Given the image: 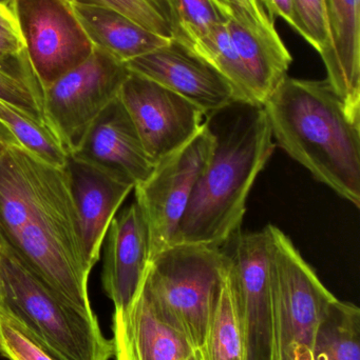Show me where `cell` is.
<instances>
[{"instance_id": "f1b7e54d", "label": "cell", "mask_w": 360, "mask_h": 360, "mask_svg": "<svg viewBox=\"0 0 360 360\" xmlns=\"http://www.w3.org/2000/svg\"><path fill=\"white\" fill-rule=\"evenodd\" d=\"M0 101L13 105L51 130L42 97L27 82L2 67H0Z\"/></svg>"}, {"instance_id": "d6a6232c", "label": "cell", "mask_w": 360, "mask_h": 360, "mask_svg": "<svg viewBox=\"0 0 360 360\" xmlns=\"http://www.w3.org/2000/svg\"><path fill=\"white\" fill-rule=\"evenodd\" d=\"M186 360H202V359H201L199 350H194V352H192V354L190 355V357Z\"/></svg>"}, {"instance_id": "2e32d148", "label": "cell", "mask_w": 360, "mask_h": 360, "mask_svg": "<svg viewBox=\"0 0 360 360\" xmlns=\"http://www.w3.org/2000/svg\"><path fill=\"white\" fill-rule=\"evenodd\" d=\"M330 44L321 56L327 80L360 122V0H325Z\"/></svg>"}, {"instance_id": "836d02e7", "label": "cell", "mask_w": 360, "mask_h": 360, "mask_svg": "<svg viewBox=\"0 0 360 360\" xmlns=\"http://www.w3.org/2000/svg\"><path fill=\"white\" fill-rule=\"evenodd\" d=\"M13 0H0V6H6V8H10L12 6Z\"/></svg>"}, {"instance_id": "83f0119b", "label": "cell", "mask_w": 360, "mask_h": 360, "mask_svg": "<svg viewBox=\"0 0 360 360\" xmlns=\"http://www.w3.org/2000/svg\"><path fill=\"white\" fill-rule=\"evenodd\" d=\"M294 29L323 56L330 44L329 21L325 0H293Z\"/></svg>"}, {"instance_id": "4dcf8cb0", "label": "cell", "mask_w": 360, "mask_h": 360, "mask_svg": "<svg viewBox=\"0 0 360 360\" xmlns=\"http://www.w3.org/2000/svg\"><path fill=\"white\" fill-rule=\"evenodd\" d=\"M262 6L268 10L271 20L275 21V17L285 19L290 25L295 27L293 0H260Z\"/></svg>"}, {"instance_id": "f546056e", "label": "cell", "mask_w": 360, "mask_h": 360, "mask_svg": "<svg viewBox=\"0 0 360 360\" xmlns=\"http://www.w3.org/2000/svg\"><path fill=\"white\" fill-rule=\"evenodd\" d=\"M226 17L245 25L257 27H275L259 0H215Z\"/></svg>"}, {"instance_id": "7402d4cb", "label": "cell", "mask_w": 360, "mask_h": 360, "mask_svg": "<svg viewBox=\"0 0 360 360\" xmlns=\"http://www.w3.org/2000/svg\"><path fill=\"white\" fill-rule=\"evenodd\" d=\"M0 139L6 145H17L57 167L65 166L68 153L54 133L0 101Z\"/></svg>"}, {"instance_id": "ac0fdd59", "label": "cell", "mask_w": 360, "mask_h": 360, "mask_svg": "<svg viewBox=\"0 0 360 360\" xmlns=\"http://www.w3.org/2000/svg\"><path fill=\"white\" fill-rule=\"evenodd\" d=\"M226 27L251 80L256 105L263 107L287 75L293 58L275 27L245 25L230 17Z\"/></svg>"}, {"instance_id": "7a4b0ae2", "label": "cell", "mask_w": 360, "mask_h": 360, "mask_svg": "<svg viewBox=\"0 0 360 360\" xmlns=\"http://www.w3.org/2000/svg\"><path fill=\"white\" fill-rule=\"evenodd\" d=\"M205 124L215 146L190 195L175 245L220 248L240 230L247 197L276 143L259 105L237 101L206 116Z\"/></svg>"}, {"instance_id": "d4e9b609", "label": "cell", "mask_w": 360, "mask_h": 360, "mask_svg": "<svg viewBox=\"0 0 360 360\" xmlns=\"http://www.w3.org/2000/svg\"><path fill=\"white\" fill-rule=\"evenodd\" d=\"M72 4L111 8L148 31L173 39L167 0H69Z\"/></svg>"}, {"instance_id": "e0dca14e", "label": "cell", "mask_w": 360, "mask_h": 360, "mask_svg": "<svg viewBox=\"0 0 360 360\" xmlns=\"http://www.w3.org/2000/svg\"><path fill=\"white\" fill-rule=\"evenodd\" d=\"M116 360H186L196 349L165 323L145 287L122 323L113 327Z\"/></svg>"}, {"instance_id": "44dd1931", "label": "cell", "mask_w": 360, "mask_h": 360, "mask_svg": "<svg viewBox=\"0 0 360 360\" xmlns=\"http://www.w3.org/2000/svg\"><path fill=\"white\" fill-rule=\"evenodd\" d=\"M199 352L202 360H247L242 326L228 274Z\"/></svg>"}, {"instance_id": "277c9868", "label": "cell", "mask_w": 360, "mask_h": 360, "mask_svg": "<svg viewBox=\"0 0 360 360\" xmlns=\"http://www.w3.org/2000/svg\"><path fill=\"white\" fill-rule=\"evenodd\" d=\"M0 312L65 360H109L113 340L94 313L76 308L38 278L0 240Z\"/></svg>"}, {"instance_id": "484cf974", "label": "cell", "mask_w": 360, "mask_h": 360, "mask_svg": "<svg viewBox=\"0 0 360 360\" xmlns=\"http://www.w3.org/2000/svg\"><path fill=\"white\" fill-rule=\"evenodd\" d=\"M0 67L33 88L44 101L42 84L25 54L18 25L10 8L0 6Z\"/></svg>"}, {"instance_id": "8fae6325", "label": "cell", "mask_w": 360, "mask_h": 360, "mask_svg": "<svg viewBox=\"0 0 360 360\" xmlns=\"http://www.w3.org/2000/svg\"><path fill=\"white\" fill-rule=\"evenodd\" d=\"M150 160L158 164L204 128L205 114L169 89L130 72L118 93Z\"/></svg>"}, {"instance_id": "9a60e30c", "label": "cell", "mask_w": 360, "mask_h": 360, "mask_svg": "<svg viewBox=\"0 0 360 360\" xmlns=\"http://www.w3.org/2000/svg\"><path fill=\"white\" fill-rule=\"evenodd\" d=\"M69 155L101 167L135 186L145 181L156 167L118 96L99 114L80 148Z\"/></svg>"}, {"instance_id": "ba28073f", "label": "cell", "mask_w": 360, "mask_h": 360, "mask_svg": "<svg viewBox=\"0 0 360 360\" xmlns=\"http://www.w3.org/2000/svg\"><path fill=\"white\" fill-rule=\"evenodd\" d=\"M129 75L126 63L94 48L84 63L44 89L49 127L68 155L80 148L93 122L118 96Z\"/></svg>"}, {"instance_id": "9c48e42d", "label": "cell", "mask_w": 360, "mask_h": 360, "mask_svg": "<svg viewBox=\"0 0 360 360\" xmlns=\"http://www.w3.org/2000/svg\"><path fill=\"white\" fill-rule=\"evenodd\" d=\"M213 146V133L204 124L190 143L159 162L150 176L135 186V202L149 232L151 259L175 245L180 222Z\"/></svg>"}, {"instance_id": "5b68a950", "label": "cell", "mask_w": 360, "mask_h": 360, "mask_svg": "<svg viewBox=\"0 0 360 360\" xmlns=\"http://www.w3.org/2000/svg\"><path fill=\"white\" fill-rule=\"evenodd\" d=\"M225 277L220 248L179 243L152 258L144 287L163 321L199 350Z\"/></svg>"}, {"instance_id": "3957f363", "label": "cell", "mask_w": 360, "mask_h": 360, "mask_svg": "<svg viewBox=\"0 0 360 360\" xmlns=\"http://www.w3.org/2000/svg\"><path fill=\"white\" fill-rule=\"evenodd\" d=\"M277 145L315 179L360 207V124L330 82L283 78L263 105Z\"/></svg>"}, {"instance_id": "d6986e66", "label": "cell", "mask_w": 360, "mask_h": 360, "mask_svg": "<svg viewBox=\"0 0 360 360\" xmlns=\"http://www.w3.org/2000/svg\"><path fill=\"white\" fill-rule=\"evenodd\" d=\"M72 6L93 46L109 53L123 63L152 52L171 40L148 31L111 8Z\"/></svg>"}, {"instance_id": "cb8c5ba5", "label": "cell", "mask_w": 360, "mask_h": 360, "mask_svg": "<svg viewBox=\"0 0 360 360\" xmlns=\"http://www.w3.org/2000/svg\"><path fill=\"white\" fill-rule=\"evenodd\" d=\"M173 40L190 49L228 17L215 0H167Z\"/></svg>"}, {"instance_id": "52a82bcc", "label": "cell", "mask_w": 360, "mask_h": 360, "mask_svg": "<svg viewBox=\"0 0 360 360\" xmlns=\"http://www.w3.org/2000/svg\"><path fill=\"white\" fill-rule=\"evenodd\" d=\"M242 326L247 360H275L272 239L259 232L237 231L220 247Z\"/></svg>"}, {"instance_id": "7c38bea8", "label": "cell", "mask_w": 360, "mask_h": 360, "mask_svg": "<svg viewBox=\"0 0 360 360\" xmlns=\"http://www.w3.org/2000/svg\"><path fill=\"white\" fill-rule=\"evenodd\" d=\"M126 65L132 73L187 99L205 116L237 103L225 78L211 63L175 40L128 61Z\"/></svg>"}, {"instance_id": "4fadbf2b", "label": "cell", "mask_w": 360, "mask_h": 360, "mask_svg": "<svg viewBox=\"0 0 360 360\" xmlns=\"http://www.w3.org/2000/svg\"><path fill=\"white\" fill-rule=\"evenodd\" d=\"M104 241L105 260L101 281L106 295L114 304L116 327L128 315L151 262L149 232L137 202L114 216Z\"/></svg>"}, {"instance_id": "5bb4252c", "label": "cell", "mask_w": 360, "mask_h": 360, "mask_svg": "<svg viewBox=\"0 0 360 360\" xmlns=\"http://www.w3.org/2000/svg\"><path fill=\"white\" fill-rule=\"evenodd\" d=\"M89 268L101 258L108 229L135 186L113 173L68 155L65 166Z\"/></svg>"}, {"instance_id": "603a6c76", "label": "cell", "mask_w": 360, "mask_h": 360, "mask_svg": "<svg viewBox=\"0 0 360 360\" xmlns=\"http://www.w3.org/2000/svg\"><path fill=\"white\" fill-rule=\"evenodd\" d=\"M226 21L213 27L188 50L211 63L225 78L234 90L237 101L257 105L253 86L238 53L232 46Z\"/></svg>"}, {"instance_id": "e575fe53", "label": "cell", "mask_w": 360, "mask_h": 360, "mask_svg": "<svg viewBox=\"0 0 360 360\" xmlns=\"http://www.w3.org/2000/svg\"><path fill=\"white\" fill-rule=\"evenodd\" d=\"M8 145H6V143H4V141L0 139V154H1V152L4 151V149H6V147H8Z\"/></svg>"}, {"instance_id": "6da1fadb", "label": "cell", "mask_w": 360, "mask_h": 360, "mask_svg": "<svg viewBox=\"0 0 360 360\" xmlns=\"http://www.w3.org/2000/svg\"><path fill=\"white\" fill-rule=\"evenodd\" d=\"M0 240L63 300L94 313L91 269L65 168L17 145L0 154Z\"/></svg>"}, {"instance_id": "30bf717a", "label": "cell", "mask_w": 360, "mask_h": 360, "mask_svg": "<svg viewBox=\"0 0 360 360\" xmlns=\"http://www.w3.org/2000/svg\"><path fill=\"white\" fill-rule=\"evenodd\" d=\"M11 11L42 92L92 54L69 0H13Z\"/></svg>"}, {"instance_id": "1f68e13d", "label": "cell", "mask_w": 360, "mask_h": 360, "mask_svg": "<svg viewBox=\"0 0 360 360\" xmlns=\"http://www.w3.org/2000/svg\"><path fill=\"white\" fill-rule=\"evenodd\" d=\"M294 360H314L312 350L308 346H297L294 351Z\"/></svg>"}, {"instance_id": "4316f807", "label": "cell", "mask_w": 360, "mask_h": 360, "mask_svg": "<svg viewBox=\"0 0 360 360\" xmlns=\"http://www.w3.org/2000/svg\"><path fill=\"white\" fill-rule=\"evenodd\" d=\"M0 354L8 360H65L18 323L1 312Z\"/></svg>"}, {"instance_id": "8992f818", "label": "cell", "mask_w": 360, "mask_h": 360, "mask_svg": "<svg viewBox=\"0 0 360 360\" xmlns=\"http://www.w3.org/2000/svg\"><path fill=\"white\" fill-rule=\"evenodd\" d=\"M272 239L275 360H294L297 346L312 350L315 333L335 296L327 289L291 239L268 224Z\"/></svg>"}, {"instance_id": "ffe728a7", "label": "cell", "mask_w": 360, "mask_h": 360, "mask_svg": "<svg viewBox=\"0 0 360 360\" xmlns=\"http://www.w3.org/2000/svg\"><path fill=\"white\" fill-rule=\"evenodd\" d=\"M312 353L314 360H360V310L335 300L321 319Z\"/></svg>"}]
</instances>
